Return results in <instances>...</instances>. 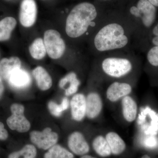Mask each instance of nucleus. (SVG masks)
<instances>
[{
	"label": "nucleus",
	"mask_w": 158,
	"mask_h": 158,
	"mask_svg": "<svg viewBox=\"0 0 158 158\" xmlns=\"http://www.w3.org/2000/svg\"><path fill=\"white\" fill-rule=\"evenodd\" d=\"M157 8L148 0H138L136 5L130 8V14L138 19L142 27L146 29H151L155 24Z\"/></svg>",
	"instance_id": "nucleus-4"
},
{
	"label": "nucleus",
	"mask_w": 158,
	"mask_h": 158,
	"mask_svg": "<svg viewBox=\"0 0 158 158\" xmlns=\"http://www.w3.org/2000/svg\"><path fill=\"white\" fill-rule=\"evenodd\" d=\"M121 106L125 120L129 123L135 121L138 114V106L135 101L131 97L127 95L122 98Z\"/></svg>",
	"instance_id": "nucleus-14"
},
{
	"label": "nucleus",
	"mask_w": 158,
	"mask_h": 158,
	"mask_svg": "<svg viewBox=\"0 0 158 158\" xmlns=\"http://www.w3.org/2000/svg\"><path fill=\"white\" fill-rule=\"evenodd\" d=\"M105 138L107 141L113 154L119 155L124 151L126 148V144L124 140L117 133L109 132L106 134Z\"/></svg>",
	"instance_id": "nucleus-17"
},
{
	"label": "nucleus",
	"mask_w": 158,
	"mask_h": 158,
	"mask_svg": "<svg viewBox=\"0 0 158 158\" xmlns=\"http://www.w3.org/2000/svg\"><path fill=\"white\" fill-rule=\"evenodd\" d=\"M152 4L156 7L158 8V0H148Z\"/></svg>",
	"instance_id": "nucleus-30"
},
{
	"label": "nucleus",
	"mask_w": 158,
	"mask_h": 158,
	"mask_svg": "<svg viewBox=\"0 0 158 158\" xmlns=\"http://www.w3.org/2000/svg\"><path fill=\"white\" fill-rule=\"evenodd\" d=\"M69 104L68 99L67 98H64L60 105L57 104L54 102H50L48 103V107L52 115L59 117L61 116L63 111L68 109Z\"/></svg>",
	"instance_id": "nucleus-24"
},
{
	"label": "nucleus",
	"mask_w": 158,
	"mask_h": 158,
	"mask_svg": "<svg viewBox=\"0 0 158 158\" xmlns=\"http://www.w3.org/2000/svg\"><path fill=\"white\" fill-rule=\"evenodd\" d=\"M37 14V4L34 0H23L21 4L19 19L22 25L30 27L36 22Z\"/></svg>",
	"instance_id": "nucleus-8"
},
{
	"label": "nucleus",
	"mask_w": 158,
	"mask_h": 158,
	"mask_svg": "<svg viewBox=\"0 0 158 158\" xmlns=\"http://www.w3.org/2000/svg\"><path fill=\"white\" fill-rule=\"evenodd\" d=\"M30 139L32 143L40 149L47 150L56 144L59 136L50 128L47 127L42 131H32L30 134Z\"/></svg>",
	"instance_id": "nucleus-7"
},
{
	"label": "nucleus",
	"mask_w": 158,
	"mask_h": 158,
	"mask_svg": "<svg viewBox=\"0 0 158 158\" xmlns=\"http://www.w3.org/2000/svg\"><path fill=\"white\" fill-rule=\"evenodd\" d=\"M141 158H150V157L149 156L147 155H144Z\"/></svg>",
	"instance_id": "nucleus-32"
},
{
	"label": "nucleus",
	"mask_w": 158,
	"mask_h": 158,
	"mask_svg": "<svg viewBox=\"0 0 158 158\" xmlns=\"http://www.w3.org/2000/svg\"><path fill=\"white\" fill-rule=\"evenodd\" d=\"M132 90L131 86L128 83L114 82L108 87L106 95L110 101L115 102L124 97L129 95Z\"/></svg>",
	"instance_id": "nucleus-10"
},
{
	"label": "nucleus",
	"mask_w": 158,
	"mask_h": 158,
	"mask_svg": "<svg viewBox=\"0 0 158 158\" xmlns=\"http://www.w3.org/2000/svg\"><path fill=\"white\" fill-rule=\"evenodd\" d=\"M44 41L47 53L51 59H57L63 56L65 50V44L58 31L54 30L46 31Z\"/></svg>",
	"instance_id": "nucleus-5"
},
{
	"label": "nucleus",
	"mask_w": 158,
	"mask_h": 158,
	"mask_svg": "<svg viewBox=\"0 0 158 158\" xmlns=\"http://www.w3.org/2000/svg\"><path fill=\"white\" fill-rule=\"evenodd\" d=\"M100 1H110V0H100Z\"/></svg>",
	"instance_id": "nucleus-33"
},
{
	"label": "nucleus",
	"mask_w": 158,
	"mask_h": 158,
	"mask_svg": "<svg viewBox=\"0 0 158 158\" xmlns=\"http://www.w3.org/2000/svg\"><path fill=\"white\" fill-rule=\"evenodd\" d=\"M92 146L97 154L102 157H106L112 154L110 146L106 138L99 135L94 138Z\"/></svg>",
	"instance_id": "nucleus-20"
},
{
	"label": "nucleus",
	"mask_w": 158,
	"mask_h": 158,
	"mask_svg": "<svg viewBox=\"0 0 158 158\" xmlns=\"http://www.w3.org/2000/svg\"><path fill=\"white\" fill-rule=\"evenodd\" d=\"M68 145L70 150L78 156L85 155L90 150L89 144L81 133L75 131L69 136Z\"/></svg>",
	"instance_id": "nucleus-9"
},
{
	"label": "nucleus",
	"mask_w": 158,
	"mask_h": 158,
	"mask_svg": "<svg viewBox=\"0 0 158 158\" xmlns=\"http://www.w3.org/2000/svg\"><path fill=\"white\" fill-rule=\"evenodd\" d=\"M97 16V11L93 4L87 2L78 4L72 9L66 19V34L71 38L81 37L94 23Z\"/></svg>",
	"instance_id": "nucleus-1"
},
{
	"label": "nucleus",
	"mask_w": 158,
	"mask_h": 158,
	"mask_svg": "<svg viewBox=\"0 0 158 158\" xmlns=\"http://www.w3.org/2000/svg\"><path fill=\"white\" fill-rule=\"evenodd\" d=\"M81 158H97L96 157H94L92 156H91L87 155H85L82 156L81 157Z\"/></svg>",
	"instance_id": "nucleus-31"
},
{
	"label": "nucleus",
	"mask_w": 158,
	"mask_h": 158,
	"mask_svg": "<svg viewBox=\"0 0 158 158\" xmlns=\"http://www.w3.org/2000/svg\"><path fill=\"white\" fill-rule=\"evenodd\" d=\"M146 59L150 65L158 67V46H152L148 51Z\"/></svg>",
	"instance_id": "nucleus-25"
},
{
	"label": "nucleus",
	"mask_w": 158,
	"mask_h": 158,
	"mask_svg": "<svg viewBox=\"0 0 158 158\" xmlns=\"http://www.w3.org/2000/svg\"><path fill=\"white\" fill-rule=\"evenodd\" d=\"M103 108V102L98 93L90 92L86 97V116L94 119L99 116Z\"/></svg>",
	"instance_id": "nucleus-12"
},
{
	"label": "nucleus",
	"mask_w": 158,
	"mask_h": 158,
	"mask_svg": "<svg viewBox=\"0 0 158 158\" xmlns=\"http://www.w3.org/2000/svg\"><path fill=\"white\" fill-rule=\"evenodd\" d=\"M151 42L152 46H158V36L151 37Z\"/></svg>",
	"instance_id": "nucleus-28"
},
{
	"label": "nucleus",
	"mask_w": 158,
	"mask_h": 158,
	"mask_svg": "<svg viewBox=\"0 0 158 158\" xmlns=\"http://www.w3.org/2000/svg\"><path fill=\"white\" fill-rule=\"evenodd\" d=\"M8 137V133L5 128V126L2 123L0 122V140H6Z\"/></svg>",
	"instance_id": "nucleus-26"
},
{
	"label": "nucleus",
	"mask_w": 158,
	"mask_h": 158,
	"mask_svg": "<svg viewBox=\"0 0 158 158\" xmlns=\"http://www.w3.org/2000/svg\"><path fill=\"white\" fill-rule=\"evenodd\" d=\"M80 84L81 83L77 77L76 74L71 72L60 80L59 86L63 89L65 85L69 84L68 87L65 90V95L68 96L76 93Z\"/></svg>",
	"instance_id": "nucleus-18"
},
{
	"label": "nucleus",
	"mask_w": 158,
	"mask_h": 158,
	"mask_svg": "<svg viewBox=\"0 0 158 158\" xmlns=\"http://www.w3.org/2000/svg\"><path fill=\"white\" fill-rule=\"evenodd\" d=\"M37 155L36 148L33 144H26L21 149L9 155L8 158H36Z\"/></svg>",
	"instance_id": "nucleus-23"
},
{
	"label": "nucleus",
	"mask_w": 158,
	"mask_h": 158,
	"mask_svg": "<svg viewBox=\"0 0 158 158\" xmlns=\"http://www.w3.org/2000/svg\"><path fill=\"white\" fill-rule=\"evenodd\" d=\"M70 104L73 119L81 121L86 116V98L82 94H77L73 97Z\"/></svg>",
	"instance_id": "nucleus-11"
},
{
	"label": "nucleus",
	"mask_w": 158,
	"mask_h": 158,
	"mask_svg": "<svg viewBox=\"0 0 158 158\" xmlns=\"http://www.w3.org/2000/svg\"><path fill=\"white\" fill-rule=\"evenodd\" d=\"M32 74L40 89L46 90L51 88L52 85V78L43 67L37 66L33 70Z\"/></svg>",
	"instance_id": "nucleus-16"
},
{
	"label": "nucleus",
	"mask_w": 158,
	"mask_h": 158,
	"mask_svg": "<svg viewBox=\"0 0 158 158\" xmlns=\"http://www.w3.org/2000/svg\"><path fill=\"white\" fill-rule=\"evenodd\" d=\"M129 42V38L124 27L116 22L103 26L99 29L94 39V47L101 52L124 48Z\"/></svg>",
	"instance_id": "nucleus-2"
},
{
	"label": "nucleus",
	"mask_w": 158,
	"mask_h": 158,
	"mask_svg": "<svg viewBox=\"0 0 158 158\" xmlns=\"http://www.w3.org/2000/svg\"><path fill=\"white\" fill-rule=\"evenodd\" d=\"M151 37L158 36V22L153 26L151 29Z\"/></svg>",
	"instance_id": "nucleus-27"
},
{
	"label": "nucleus",
	"mask_w": 158,
	"mask_h": 158,
	"mask_svg": "<svg viewBox=\"0 0 158 158\" xmlns=\"http://www.w3.org/2000/svg\"><path fill=\"white\" fill-rule=\"evenodd\" d=\"M21 62L18 57H11L4 58L0 61V76L8 81L11 73L21 68Z\"/></svg>",
	"instance_id": "nucleus-15"
},
{
	"label": "nucleus",
	"mask_w": 158,
	"mask_h": 158,
	"mask_svg": "<svg viewBox=\"0 0 158 158\" xmlns=\"http://www.w3.org/2000/svg\"><path fill=\"white\" fill-rule=\"evenodd\" d=\"M31 56L36 60H40L45 56L46 49L43 40L41 38L35 39L29 47Z\"/></svg>",
	"instance_id": "nucleus-21"
},
{
	"label": "nucleus",
	"mask_w": 158,
	"mask_h": 158,
	"mask_svg": "<svg viewBox=\"0 0 158 158\" xmlns=\"http://www.w3.org/2000/svg\"><path fill=\"white\" fill-rule=\"evenodd\" d=\"M11 115L7 118V123L11 130L19 133L27 132L31 128V123L25 116L24 107L19 104H13L11 108Z\"/></svg>",
	"instance_id": "nucleus-6"
},
{
	"label": "nucleus",
	"mask_w": 158,
	"mask_h": 158,
	"mask_svg": "<svg viewBox=\"0 0 158 158\" xmlns=\"http://www.w3.org/2000/svg\"><path fill=\"white\" fill-rule=\"evenodd\" d=\"M103 72L108 76L119 78L126 76L132 70L133 66L131 60L120 57H109L102 61Z\"/></svg>",
	"instance_id": "nucleus-3"
},
{
	"label": "nucleus",
	"mask_w": 158,
	"mask_h": 158,
	"mask_svg": "<svg viewBox=\"0 0 158 158\" xmlns=\"http://www.w3.org/2000/svg\"><path fill=\"white\" fill-rule=\"evenodd\" d=\"M16 24V20L12 17H6L0 21V41L10 39Z\"/></svg>",
	"instance_id": "nucleus-19"
},
{
	"label": "nucleus",
	"mask_w": 158,
	"mask_h": 158,
	"mask_svg": "<svg viewBox=\"0 0 158 158\" xmlns=\"http://www.w3.org/2000/svg\"><path fill=\"white\" fill-rule=\"evenodd\" d=\"M44 158H74L72 153L65 148L56 144L44 154Z\"/></svg>",
	"instance_id": "nucleus-22"
},
{
	"label": "nucleus",
	"mask_w": 158,
	"mask_h": 158,
	"mask_svg": "<svg viewBox=\"0 0 158 158\" xmlns=\"http://www.w3.org/2000/svg\"><path fill=\"white\" fill-rule=\"evenodd\" d=\"M7 81L12 88L23 89L31 85V79L28 73L20 68L15 70Z\"/></svg>",
	"instance_id": "nucleus-13"
},
{
	"label": "nucleus",
	"mask_w": 158,
	"mask_h": 158,
	"mask_svg": "<svg viewBox=\"0 0 158 158\" xmlns=\"http://www.w3.org/2000/svg\"><path fill=\"white\" fill-rule=\"evenodd\" d=\"M4 90V86L3 85L2 78L0 76V99L2 98Z\"/></svg>",
	"instance_id": "nucleus-29"
}]
</instances>
